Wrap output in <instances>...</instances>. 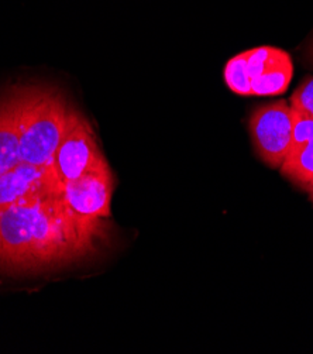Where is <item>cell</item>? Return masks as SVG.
Returning <instances> with one entry per match:
<instances>
[{
	"label": "cell",
	"mask_w": 313,
	"mask_h": 354,
	"mask_svg": "<svg viewBox=\"0 0 313 354\" xmlns=\"http://www.w3.org/2000/svg\"><path fill=\"white\" fill-rule=\"evenodd\" d=\"M21 162L16 91L0 97V175Z\"/></svg>",
	"instance_id": "cell-8"
},
{
	"label": "cell",
	"mask_w": 313,
	"mask_h": 354,
	"mask_svg": "<svg viewBox=\"0 0 313 354\" xmlns=\"http://www.w3.org/2000/svg\"><path fill=\"white\" fill-rule=\"evenodd\" d=\"M307 51H309V58L313 61V43L309 46V50H307Z\"/></svg>",
	"instance_id": "cell-12"
},
{
	"label": "cell",
	"mask_w": 313,
	"mask_h": 354,
	"mask_svg": "<svg viewBox=\"0 0 313 354\" xmlns=\"http://www.w3.org/2000/svg\"><path fill=\"white\" fill-rule=\"evenodd\" d=\"M280 169L285 178L307 192L313 185V140L291 151Z\"/></svg>",
	"instance_id": "cell-9"
},
{
	"label": "cell",
	"mask_w": 313,
	"mask_h": 354,
	"mask_svg": "<svg viewBox=\"0 0 313 354\" xmlns=\"http://www.w3.org/2000/svg\"><path fill=\"white\" fill-rule=\"evenodd\" d=\"M104 157L100 153L89 122L73 109L66 133L55 153V167L65 183L75 181L99 164Z\"/></svg>",
	"instance_id": "cell-5"
},
{
	"label": "cell",
	"mask_w": 313,
	"mask_h": 354,
	"mask_svg": "<svg viewBox=\"0 0 313 354\" xmlns=\"http://www.w3.org/2000/svg\"><path fill=\"white\" fill-rule=\"evenodd\" d=\"M291 108L313 119V78H307L295 89L291 96Z\"/></svg>",
	"instance_id": "cell-10"
},
{
	"label": "cell",
	"mask_w": 313,
	"mask_h": 354,
	"mask_svg": "<svg viewBox=\"0 0 313 354\" xmlns=\"http://www.w3.org/2000/svg\"><path fill=\"white\" fill-rule=\"evenodd\" d=\"M64 187L55 162L48 167H36L21 161L12 171L0 175V209L34 194L64 195Z\"/></svg>",
	"instance_id": "cell-7"
},
{
	"label": "cell",
	"mask_w": 313,
	"mask_h": 354,
	"mask_svg": "<svg viewBox=\"0 0 313 354\" xmlns=\"http://www.w3.org/2000/svg\"><path fill=\"white\" fill-rule=\"evenodd\" d=\"M223 75L230 91L237 95L274 96L288 89L294 65L287 51L263 46L230 58Z\"/></svg>",
	"instance_id": "cell-3"
},
{
	"label": "cell",
	"mask_w": 313,
	"mask_h": 354,
	"mask_svg": "<svg viewBox=\"0 0 313 354\" xmlns=\"http://www.w3.org/2000/svg\"><path fill=\"white\" fill-rule=\"evenodd\" d=\"M16 91L21 161L36 167L55 162L73 109L64 95L48 86H20Z\"/></svg>",
	"instance_id": "cell-2"
},
{
	"label": "cell",
	"mask_w": 313,
	"mask_h": 354,
	"mask_svg": "<svg viewBox=\"0 0 313 354\" xmlns=\"http://www.w3.org/2000/svg\"><path fill=\"white\" fill-rule=\"evenodd\" d=\"M113 175L109 164L103 161L81 178L65 183L64 201L82 219L100 221L111 216Z\"/></svg>",
	"instance_id": "cell-6"
},
{
	"label": "cell",
	"mask_w": 313,
	"mask_h": 354,
	"mask_svg": "<svg viewBox=\"0 0 313 354\" xmlns=\"http://www.w3.org/2000/svg\"><path fill=\"white\" fill-rule=\"evenodd\" d=\"M294 115H295V122H294V130H292L291 151L302 147L303 145L313 140V119L305 115L296 113L295 111H294Z\"/></svg>",
	"instance_id": "cell-11"
},
{
	"label": "cell",
	"mask_w": 313,
	"mask_h": 354,
	"mask_svg": "<svg viewBox=\"0 0 313 354\" xmlns=\"http://www.w3.org/2000/svg\"><path fill=\"white\" fill-rule=\"evenodd\" d=\"M102 221L77 216L64 195L43 192L0 209V268L28 271L64 264L93 249Z\"/></svg>",
	"instance_id": "cell-1"
},
{
	"label": "cell",
	"mask_w": 313,
	"mask_h": 354,
	"mask_svg": "<svg viewBox=\"0 0 313 354\" xmlns=\"http://www.w3.org/2000/svg\"><path fill=\"white\" fill-rule=\"evenodd\" d=\"M295 115L285 100L260 106L249 120L254 149L271 168H280L292 145Z\"/></svg>",
	"instance_id": "cell-4"
},
{
	"label": "cell",
	"mask_w": 313,
	"mask_h": 354,
	"mask_svg": "<svg viewBox=\"0 0 313 354\" xmlns=\"http://www.w3.org/2000/svg\"><path fill=\"white\" fill-rule=\"evenodd\" d=\"M307 194H309V198H310V201L313 202V185H312V188L307 191Z\"/></svg>",
	"instance_id": "cell-13"
}]
</instances>
